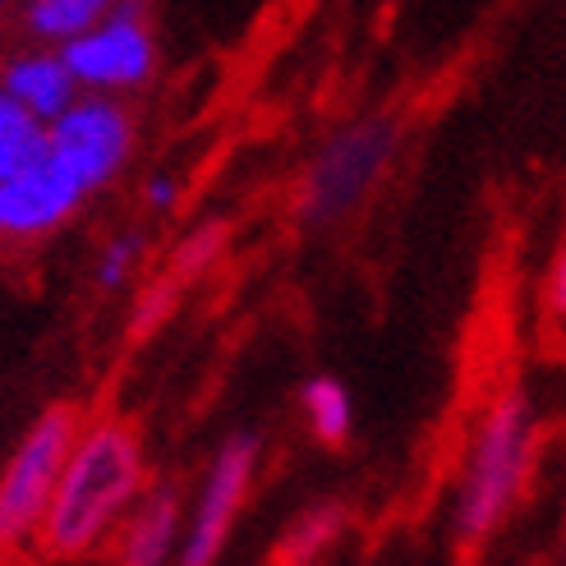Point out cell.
<instances>
[{
	"mask_svg": "<svg viewBox=\"0 0 566 566\" xmlns=\"http://www.w3.org/2000/svg\"><path fill=\"white\" fill-rule=\"evenodd\" d=\"M148 451L129 419L102 415L83 419V429L65 457L61 484H55L51 512L42 521L38 548L51 562H88L111 548L129 506L144 497Z\"/></svg>",
	"mask_w": 566,
	"mask_h": 566,
	"instance_id": "6da1fadb",
	"label": "cell"
},
{
	"mask_svg": "<svg viewBox=\"0 0 566 566\" xmlns=\"http://www.w3.org/2000/svg\"><path fill=\"white\" fill-rule=\"evenodd\" d=\"M534 451V415L521 391H506L489 406L484 423L470 442L461 493H457V539L461 544H484L489 534L512 512V502L525 484Z\"/></svg>",
	"mask_w": 566,
	"mask_h": 566,
	"instance_id": "7a4b0ae2",
	"label": "cell"
},
{
	"mask_svg": "<svg viewBox=\"0 0 566 566\" xmlns=\"http://www.w3.org/2000/svg\"><path fill=\"white\" fill-rule=\"evenodd\" d=\"M401 148V125L391 116H359L332 129L300 176V217L308 226H336L364 208Z\"/></svg>",
	"mask_w": 566,
	"mask_h": 566,
	"instance_id": "3957f363",
	"label": "cell"
},
{
	"mask_svg": "<svg viewBox=\"0 0 566 566\" xmlns=\"http://www.w3.org/2000/svg\"><path fill=\"white\" fill-rule=\"evenodd\" d=\"M78 429H83V410L70 401H55L28 423L6 465H0V557L38 544Z\"/></svg>",
	"mask_w": 566,
	"mask_h": 566,
	"instance_id": "277c9868",
	"label": "cell"
},
{
	"mask_svg": "<svg viewBox=\"0 0 566 566\" xmlns=\"http://www.w3.org/2000/svg\"><path fill=\"white\" fill-rule=\"evenodd\" d=\"M134 153H138V125L125 97L78 93V102L46 125V157L88 198L116 185L129 171Z\"/></svg>",
	"mask_w": 566,
	"mask_h": 566,
	"instance_id": "5b68a950",
	"label": "cell"
},
{
	"mask_svg": "<svg viewBox=\"0 0 566 566\" xmlns=\"http://www.w3.org/2000/svg\"><path fill=\"white\" fill-rule=\"evenodd\" d=\"M259 461H263V442L249 429L231 433L212 451V461L189 497L176 566H217L221 562V553L231 544V534L249 506L253 479H259Z\"/></svg>",
	"mask_w": 566,
	"mask_h": 566,
	"instance_id": "8992f818",
	"label": "cell"
},
{
	"mask_svg": "<svg viewBox=\"0 0 566 566\" xmlns=\"http://www.w3.org/2000/svg\"><path fill=\"white\" fill-rule=\"evenodd\" d=\"M61 55L83 93L129 97L148 88L157 74V33L148 0H116L111 14L70 46H61Z\"/></svg>",
	"mask_w": 566,
	"mask_h": 566,
	"instance_id": "52a82bcc",
	"label": "cell"
},
{
	"mask_svg": "<svg viewBox=\"0 0 566 566\" xmlns=\"http://www.w3.org/2000/svg\"><path fill=\"white\" fill-rule=\"evenodd\" d=\"M83 203H88V193L51 157H42L28 171L0 180V244H38L65 231Z\"/></svg>",
	"mask_w": 566,
	"mask_h": 566,
	"instance_id": "ba28073f",
	"label": "cell"
},
{
	"mask_svg": "<svg viewBox=\"0 0 566 566\" xmlns=\"http://www.w3.org/2000/svg\"><path fill=\"white\" fill-rule=\"evenodd\" d=\"M189 497L176 479L148 484L144 497L129 506L116 539H111V566H176L185 539Z\"/></svg>",
	"mask_w": 566,
	"mask_h": 566,
	"instance_id": "9c48e42d",
	"label": "cell"
},
{
	"mask_svg": "<svg viewBox=\"0 0 566 566\" xmlns=\"http://www.w3.org/2000/svg\"><path fill=\"white\" fill-rule=\"evenodd\" d=\"M0 88H6L28 116H38L42 125H51L61 111H70L78 102V78L70 74L65 55L51 46H14L6 61H0Z\"/></svg>",
	"mask_w": 566,
	"mask_h": 566,
	"instance_id": "30bf717a",
	"label": "cell"
},
{
	"mask_svg": "<svg viewBox=\"0 0 566 566\" xmlns=\"http://www.w3.org/2000/svg\"><path fill=\"white\" fill-rule=\"evenodd\" d=\"M116 0H23L19 23H23V38L61 51L74 38H83L88 28H97Z\"/></svg>",
	"mask_w": 566,
	"mask_h": 566,
	"instance_id": "8fae6325",
	"label": "cell"
},
{
	"mask_svg": "<svg viewBox=\"0 0 566 566\" xmlns=\"http://www.w3.org/2000/svg\"><path fill=\"white\" fill-rule=\"evenodd\" d=\"M300 410H304V423L323 447H342L355 429V401L342 378L332 374H318L300 387Z\"/></svg>",
	"mask_w": 566,
	"mask_h": 566,
	"instance_id": "7c38bea8",
	"label": "cell"
},
{
	"mask_svg": "<svg viewBox=\"0 0 566 566\" xmlns=\"http://www.w3.org/2000/svg\"><path fill=\"white\" fill-rule=\"evenodd\" d=\"M346 530V512L336 502H318V506H304V512L286 525L276 544V557L281 566H314Z\"/></svg>",
	"mask_w": 566,
	"mask_h": 566,
	"instance_id": "4fadbf2b",
	"label": "cell"
},
{
	"mask_svg": "<svg viewBox=\"0 0 566 566\" xmlns=\"http://www.w3.org/2000/svg\"><path fill=\"white\" fill-rule=\"evenodd\" d=\"M46 157V125L0 88V180L19 176Z\"/></svg>",
	"mask_w": 566,
	"mask_h": 566,
	"instance_id": "5bb4252c",
	"label": "cell"
},
{
	"mask_svg": "<svg viewBox=\"0 0 566 566\" xmlns=\"http://www.w3.org/2000/svg\"><path fill=\"white\" fill-rule=\"evenodd\" d=\"M144 231H116L102 249H97V259H93V286L102 295H116L129 286V276L138 272V263H144Z\"/></svg>",
	"mask_w": 566,
	"mask_h": 566,
	"instance_id": "9a60e30c",
	"label": "cell"
},
{
	"mask_svg": "<svg viewBox=\"0 0 566 566\" xmlns=\"http://www.w3.org/2000/svg\"><path fill=\"white\" fill-rule=\"evenodd\" d=\"M144 203H148L153 212H171V208L180 203V180H176L171 171L148 176V180H144Z\"/></svg>",
	"mask_w": 566,
	"mask_h": 566,
	"instance_id": "2e32d148",
	"label": "cell"
},
{
	"mask_svg": "<svg viewBox=\"0 0 566 566\" xmlns=\"http://www.w3.org/2000/svg\"><path fill=\"white\" fill-rule=\"evenodd\" d=\"M548 308L562 318L566 314V244L557 253V263H553V276H548Z\"/></svg>",
	"mask_w": 566,
	"mask_h": 566,
	"instance_id": "e0dca14e",
	"label": "cell"
},
{
	"mask_svg": "<svg viewBox=\"0 0 566 566\" xmlns=\"http://www.w3.org/2000/svg\"><path fill=\"white\" fill-rule=\"evenodd\" d=\"M6 6H10V0H0V10H6Z\"/></svg>",
	"mask_w": 566,
	"mask_h": 566,
	"instance_id": "ac0fdd59",
	"label": "cell"
}]
</instances>
